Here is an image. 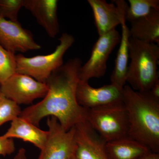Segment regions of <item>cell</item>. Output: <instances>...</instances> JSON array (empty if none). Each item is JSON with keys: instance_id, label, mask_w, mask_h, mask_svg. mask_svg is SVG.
Masks as SVG:
<instances>
[{"instance_id": "obj_1", "label": "cell", "mask_w": 159, "mask_h": 159, "mask_svg": "<svg viewBox=\"0 0 159 159\" xmlns=\"http://www.w3.org/2000/svg\"><path fill=\"white\" fill-rule=\"evenodd\" d=\"M82 63L80 58H71L52 72L45 83L48 90L43 100L23 110L20 117L38 127L45 117H54L66 131L86 120L88 109L76 98Z\"/></svg>"}, {"instance_id": "obj_2", "label": "cell", "mask_w": 159, "mask_h": 159, "mask_svg": "<svg viewBox=\"0 0 159 159\" xmlns=\"http://www.w3.org/2000/svg\"><path fill=\"white\" fill-rule=\"evenodd\" d=\"M123 102L128 115V137L159 152V99L149 91L141 92L125 85Z\"/></svg>"}, {"instance_id": "obj_3", "label": "cell", "mask_w": 159, "mask_h": 159, "mask_svg": "<svg viewBox=\"0 0 159 159\" xmlns=\"http://www.w3.org/2000/svg\"><path fill=\"white\" fill-rule=\"evenodd\" d=\"M129 49L130 62L126 83L134 90L148 92L159 80V45L143 42L130 37Z\"/></svg>"}, {"instance_id": "obj_4", "label": "cell", "mask_w": 159, "mask_h": 159, "mask_svg": "<svg viewBox=\"0 0 159 159\" xmlns=\"http://www.w3.org/2000/svg\"><path fill=\"white\" fill-rule=\"evenodd\" d=\"M87 120L106 142L128 137V115L123 100L88 109Z\"/></svg>"}, {"instance_id": "obj_5", "label": "cell", "mask_w": 159, "mask_h": 159, "mask_svg": "<svg viewBox=\"0 0 159 159\" xmlns=\"http://www.w3.org/2000/svg\"><path fill=\"white\" fill-rule=\"evenodd\" d=\"M59 41V44L51 54L32 57L16 55V73L25 74L45 83L52 72L63 64L64 55L74 43L75 38L70 34L64 33Z\"/></svg>"}, {"instance_id": "obj_6", "label": "cell", "mask_w": 159, "mask_h": 159, "mask_svg": "<svg viewBox=\"0 0 159 159\" xmlns=\"http://www.w3.org/2000/svg\"><path fill=\"white\" fill-rule=\"evenodd\" d=\"M47 124L48 137L38 159H72L77 149L74 126L66 130L53 116L48 117Z\"/></svg>"}, {"instance_id": "obj_7", "label": "cell", "mask_w": 159, "mask_h": 159, "mask_svg": "<svg viewBox=\"0 0 159 159\" xmlns=\"http://www.w3.org/2000/svg\"><path fill=\"white\" fill-rule=\"evenodd\" d=\"M121 34L116 29L99 36L93 47L90 57L80 70V80L88 81L103 77L110 54L120 43Z\"/></svg>"}, {"instance_id": "obj_8", "label": "cell", "mask_w": 159, "mask_h": 159, "mask_svg": "<svg viewBox=\"0 0 159 159\" xmlns=\"http://www.w3.org/2000/svg\"><path fill=\"white\" fill-rule=\"evenodd\" d=\"M48 90L45 83L25 74L15 73L0 85V93L18 105L29 104L43 98Z\"/></svg>"}, {"instance_id": "obj_9", "label": "cell", "mask_w": 159, "mask_h": 159, "mask_svg": "<svg viewBox=\"0 0 159 159\" xmlns=\"http://www.w3.org/2000/svg\"><path fill=\"white\" fill-rule=\"evenodd\" d=\"M88 0L93 10L95 24L99 36L116 29L125 23V13L128 5L124 0Z\"/></svg>"}, {"instance_id": "obj_10", "label": "cell", "mask_w": 159, "mask_h": 159, "mask_svg": "<svg viewBox=\"0 0 159 159\" xmlns=\"http://www.w3.org/2000/svg\"><path fill=\"white\" fill-rule=\"evenodd\" d=\"M0 44L13 54L39 50L41 47L36 43L32 34L24 29L19 22L0 17Z\"/></svg>"}, {"instance_id": "obj_11", "label": "cell", "mask_w": 159, "mask_h": 159, "mask_svg": "<svg viewBox=\"0 0 159 159\" xmlns=\"http://www.w3.org/2000/svg\"><path fill=\"white\" fill-rule=\"evenodd\" d=\"M75 127L76 159H109L106 150V142L97 133L87 120Z\"/></svg>"}, {"instance_id": "obj_12", "label": "cell", "mask_w": 159, "mask_h": 159, "mask_svg": "<svg viewBox=\"0 0 159 159\" xmlns=\"http://www.w3.org/2000/svg\"><path fill=\"white\" fill-rule=\"evenodd\" d=\"M122 89L111 84L95 88L88 81L80 80L76 90V98L80 106L91 109L122 101Z\"/></svg>"}, {"instance_id": "obj_13", "label": "cell", "mask_w": 159, "mask_h": 159, "mask_svg": "<svg viewBox=\"0 0 159 159\" xmlns=\"http://www.w3.org/2000/svg\"><path fill=\"white\" fill-rule=\"evenodd\" d=\"M57 0H25L24 7L29 10L51 38L59 33Z\"/></svg>"}, {"instance_id": "obj_14", "label": "cell", "mask_w": 159, "mask_h": 159, "mask_svg": "<svg viewBox=\"0 0 159 159\" xmlns=\"http://www.w3.org/2000/svg\"><path fill=\"white\" fill-rule=\"evenodd\" d=\"M48 135V131L43 130L19 117L11 121L10 127L3 137L7 139H22L24 142H30L40 150L44 145Z\"/></svg>"}, {"instance_id": "obj_15", "label": "cell", "mask_w": 159, "mask_h": 159, "mask_svg": "<svg viewBox=\"0 0 159 159\" xmlns=\"http://www.w3.org/2000/svg\"><path fill=\"white\" fill-rule=\"evenodd\" d=\"M130 37L140 41L159 44V9L130 23Z\"/></svg>"}, {"instance_id": "obj_16", "label": "cell", "mask_w": 159, "mask_h": 159, "mask_svg": "<svg viewBox=\"0 0 159 159\" xmlns=\"http://www.w3.org/2000/svg\"><path fill=\"white\" fill-rule=\"evenodd\" d=\"M106 150L109 159H139L151 152L129 137L106 142Z\"/></svg>"}, {"instance_id": "obj_17", "label": "cell", "mask_w": 159, "mask_h": 159, "mask_svg": "<svg viewBox=\"0 0 159 159\" xmlns=\"http://www.w3.org/2000/svg\"><path fill=\"white\" fill-rule=\"evenodd\" d=\"M122 34L116 58L115 60V67L111 75V84L122 89L126 83V76L128 70L129 58V43L130 33L129 29L125 23L121 25Z\"/></svg>"}, {"instance_id": "obj_18", "label": "cell", "mask_w": 159, "mask_h": 159, "mask_svg": "<svg viewBox=\"0 0 159 159\" xmlns=\"http://www.w3.org/2000/svg\"><path fill=\"white\" fill-rule=\"evenodd\" d=\"M125 20L130 23L147 15L153 9H159V0H129Z\"/></svg>"}, {"instance_id": "obj_19", "label": "cell", "mask_w": 159, "mask_h": 159, "mask_svg": "<svg viewBox=\"0 0 159 159\" xmlns=\"http://www.w3.org/2000/svg\"><path fill=\"white\" fill-rule=\"evenodd\" d=\"M16 55L0 44V85L16 73Z\"/></svg>"}, {"instance_id": "obj_20", "label": "cell", "mask_w": 159, "mask_h": 159, "mask_svg": "<svg viewBox=\"0 0 159 159\" xmlns=\"http://www.w3.org/2000/svg\"><path fill=\"white\" fill-rule=\"evenodd\" d=\"M21 111L19 105L0 93V126L20 117Z\"/></svg>"}, {"instance_id": "obj_21", "label": "cell", "mask_w": 159, "mask_h": 159, "mask_svg": "<svg viewBox=\"0 0 159 159\" xmlns=\"http://www.w3.org/2000/svg\"><path fill=\"white\" fill-rule=\"evenodd\" d=\"M25 0H0V17L18 22V15L24 7Z\"/></svg>"}, {"instance_id": "obj_22", "label": "cell", "mask_w": 159, "mask_h": 159, "mask_svg": "<svg viewBox=\"0 0 159 159\" xmlns=\"http://www.w3.org/2000/svg\"><path fill=\"white\" fill-rule=\"evenodd\" d=\"M16 150L15 145L12 139L0 136V156L5 157L13 153Z\"/></svg>"}, {"instance_id": "obj_23", "label": "cell", "mask_w": 159, "mask_h": 159, "mask_svg": "<svg viewBox=\"0 0 159 159\" xmlns=\"http://www.w3.org/2000/svg\"><path fill=\"white\" fill-rule=\"evenodd\" d=\"M149 92L152 97L159 99V80L154 84Z\"/></svg>"}, {"instance_id": "obj_24", "label": "cell", "mask_w": 159, "mask_h": 159, "mask_svg": "<svg viewBox=\"0 0 159 159\" xmlns=\"http://www.w3.org/2000/svg\"><path fill=\"white\" fill-rule=\"evenodd\" d=\"M13 159H28L25 149L23 148H20Z\"/></svg>"}, {"instance_id": "obj_25", "label": "cell", "mask_w": 159, "mask_h": 159, "mask_svg": "<svg viewBox=\"0 0 159 159\" xmlns=\"http://www.w3.org/2000/svg\"><path fill=\"white\" fill-rule=\"evenodd\" d=\"M139 159H159V153L150 152Z\"/></svg>"}, {"instance_id": "obj_26", "label": "cell", "mask_w": 159, "mask_h": 159, "mask_svg": "<svg viewBox=\"0 0 159 159\" xmlns=\"http://www.w3.org/2000/svg\"><path fill=\"white\" fill-rule=\"evenodd\" d=\"M76 159V158H75V156H74V157H73V158H72V159Z\"/></svg>"}]
</instances>
